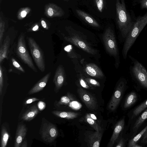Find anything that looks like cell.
Masks as SVG:
<instances>
[{"mask_svg":"<svg viewBox=\"0 0 147 147\" xmlns=\"http://www.w3.org/2000/svg\"><path fill=\"white\" fill-rule=\"evenodd\" d=\"M116 20L122 36L125 37L134 24L127 11L124 0H116Z\"/></svg>","mask_w":147,"mask_h":147,"instance_id":"1","label":"cell"},{"mask_svg":"<svg viewBox=\"0 0 147 147\" xmlns=\"http://www.w3.org/2000/svg\"><path fill=\"white\" fill-rule=\"evenodd\" d=\"M147 24V14L138 18L127 35L123 46L122 55L124 59L127 57V53L136 38Z\"/></svg>","mask_w":147,"mask_h":147,"instance_id":"2","label":"cell"},{"mask_svg":"<svg viewBox=\"0 0 147 147\" xmlns=\"http://www.w3.org/2000/svg\"><path fill=\"white\" fill-rule=\"evenodd\" d=\"M69 35L64 37V39L77 47L90 54L95 55L97 50L92 48L88 43L77 33V31L71 26L65 28Z\"/></svg>","mask_w":147,"mask_h":147,"instance_id":"3","label":"cell"},{"mask_svg":"<svg viewBox=\"0 0 147 147\" xmlns=\"http://www.w3.org/2000/svg\"><path fill=\"white\" fill-rule=\"evenodd\" d=\"M27 39L31 54L36 65L42 72H44L45 69V60L42 50L32 38L28 37Z\"/></svg>","mask_w":147,"mask_h":147,"instance_id":"4","label":"cell"},{"mask_svg":"<svg viewBox=\"0 0 147 147\" xmlns=\"http://www.w3.org/2000/svg\"><path fill=\"white\" fill-rule=\"evenodd\" d=\"M16 53L18 57L25 64L35 72H37V69L27 49L24 34H21L18 38Z\"/></svg>","mask_w":147,"mask_h":147,"instance_id":"5","label":"cell"},{"mask_svg":"<svg viewBox=\"0 0 147 147\" xmlns=\"http://www.w3.org/2000/svg\"><path fill=\"white\" fill-rule=\"evenodd\" d=\"M102 39L107 51L115 57L118 55V51L115 34L110 27L105 30L102 36Z\"/></svg>","mask_w":147,"mask_h":147,"instance_id":"6","label":"cell"},{"mask_svg":"<svg viewBox=\"0 0 147 147\" xmlns=\"http://www.w3.org/2000/svg\"><path fill=\"white\" fill-rule=\"evenodd\" d=\"M40 134L41 138L44 141L51 143L57 136L58 132L54 124L48 122L43 124Z\"/></svg>","mask_w":147,"mask_h":147,"instance_id":"7","label":"cell"},{"mask_svg":"<svg viewBox=\"0 0 147 147\" xmlns=\"http://www.w3.org/2000/svg\"><path fill=\"white\" fill-rule=\"evenodd\" d=\"M125 87L124 82L121 81L118 84L108 106V109L111 111L117 108L122 98Z\"/></svg>","mask_w":147,"mask_h":147,"instance_id":"8","label":"cell"},{"mask_svg":"<svg viewBox=\"0 0 147 147\" xmlns=\"http://www.w3.org/2000/svg\"><path fill=\"white\" fill-rule=\"evenodd\" d=\"M133 73L142 86L147 89V71L138 61L135 62L132 68Z\"/></svg>","mask_w":147,"mask_h":147,"instance_id":"9","label":"cell"},{"mask_svg":"<svg viewBox=\"0 0 147 147\" xmlns=\"http://www.w3.org/2000/svg\"><path fill=\"white\" fill-rule=\"evenodd\" d=\"M77 92L81 100L88 109L92 111L97 109L98 105L97 101L90 94L81 88L78 89Z\"/></svg>","mask_w":147,"mask_h":147,"instance_id":"10","label":"cell"},{"mask_svg":"<svg viewBox=\"0 0 147 147\" xmlns=\"http://www.w3.org/2000/svg\"><path fill=\"white\" fill-rule=\"evenodd\" d=\"M64 14V11L63 9L54 3H49L45 6V14L48 18L61 17Z\"/></svg>","mask_w":147,"mask_h":147,"instance_id":"11","label":"cell"},{"mask_svg":"<svg viewBox=\"0 0 147 147\" xmlns=\"http://www.w3.org/2000/svg\"><path fill=\"white\" fill-rule=\"evenodd\" d=\"M65 74L64 68L61 65L57 67L53 78L55 84V90L57 92L63 85L65 81Z\"/></svg>","mask_w":147,"mask_h":147,"instance_id":"12","label":"cell"},{"mask_svg":"<svg viewBox=\"0 0 147 147\" xmlns=\"http://www.w3.org/2000/svg\"><path fill=\"white\" fill-rule=\"evenodd\" d=\"M85 71L88 75L94 78L101 79L104 77L103 73L101 69L93 63L86 64L85 68Z\"/></svg>","mask_w":147,"mask_h":147,"instance_id":"13","label":"cell"},{"mask_svg":"<svg viewBox=\"0 0 147 147\" xmlns=\"http://www.w3.org/2000/svg\"><path fill=\"white\" fill-rule=\"evenodd\" d=\"M125 124V119L123 118L116 124L113 134L108 144L109 147H112L117 140L119 134L123 129Z\"/></svg>","mask_w":147,"mask_h":147,"instance_id":"14","label":"cell"},{"mask_svg":"<svg viewBox=\"0 0 147 147\" xmlns=\"http://www.w3.org/2000/svg\"><path fill=\"white\" fill-rule=\"evenodd\" d=\"M51 74V72H49L43 77L30 90L28 94H31L42 90L46 86Z\"/></svg>","mask_w":147,"mask_h":147,"instance_id":"15","label":"cell"},{"mask_svg":"<svg viewBox=\"0 0 147 147\" xmlns=\"http://www.w3.org/2000/svg\"><path fill=\"white\" fill-rule=\"evenodd\" d=\"M76 12L80 18L90 25L96 28L100 27L98 22L88 14L78 9H76Z\"/></svg>","mask_w":147,"mask_h":147,"instance_id":"16","label":"cell"},{"mask_svg":"<svg viewBox=\"0 0 147 147\" xmlns=\"http://www.w3.org/2000/svg\"><path fill=\"white\" fill-rule=\"evenodd\" d=\"M27 132V129L25 125L20 124L18 126L16 134L15 147H20L25 136Z\"/></svg>","mask_w":147,"mask_h":147,"instance_id":"17","label":"cell"},{"mask_svg":"<svg viewBox=\"0 0 147 147\" xmlns=\"http://www.w3.org/2000/svg\"><path fill=\"white\" fill-rule=\"evenodd\" d=\"M96 131L90 134L88 138V145L91 147H99L102 136L101 132Z\"/></svg>","mask_w":147,"mask_h":147,"instance_id":"18","label":"cell"},{"mask_svg":"<svg viewBox=\"0 0 147 147\" xmlns=\"http://www.w3.org/2000/svg\"><path fill=\"white\" fill-rule=\"evenodd\" d=\"M10 38L7 36L1 46H0V63L7 57V54L10 45Z\"/></svg>","mask_w":147,"mask_h":147,"instance_id":"19","label":"cell"},{"mask_svg":"<svg viewBox=\"0 0 147 147\" xmlns=\"http://www.w3.org/2000/svg\"><path fill=\"white\" fill-rule=\"evenodd\" d=\"M38 110L36 105L32 106L23 114L21 119L26 121H30L32 120L38 114Z\"/></svg>","mask_w":147,"mask_h":147,"instance_id":"20","label":"cell"},{"mask_svg":"<svg viewBox=\"0 0 147 147\" xmlns=\"http://www.w3.org/2000/svg\"><path fill=\"white\" fill-rule=\"evenodd\" d=\"M147 119V108L139 116L134 123L132 130L134 133H136L144 121Z\"/></svg>","mask_w":147,"mask_h":147,"instance_id":"21","label":"cell"},{"mask_svg":"<svg viewBox=\"0 0 147 147\" xmlns=\"http://www.w3.org/2000/svg\"><path fill=\"white\" fill-rule=\"evenodd\" d=\"M138 96L135 92L130 93L126 97L124 104L125 109H127L131 106L137 101Z\"/></svg>","mask_w":147,"mask_h":147,"instance_id":"22","label":"cell"},{"mask_svg":"<svg viewBox=\"0 0 147 147\" xmlns=\"http://www.w3.org/2000/svg\"><path fill=\"white\" fill-rule=\"evenodd\" d=\"M52 113L58 117L67 119H74L77 117L79 115L78 113L74 112L55 111H53Z\"/></svg>","mask_w":147,"mask_h":147,"instance_id":"23","label":"cell"},{"mask_svg":"<svg viewBox=\"0 0 147 147\" xmlns=\"http://www.w3.org/2000/svg\"><path fill=\"white\" fill-rule=\"evenodd\" d=\"M147 129V125L137 135L130 140L128 143L129 147H140L142 146L137 144L138 141L142 137L143 135Z\"/></svg>","mask_w":147,"mask_h":147,"instance_id":"24","label":"cell"},{"mask_svg":"<svg viewBox=\"0 0 147 147\" xmlns=\"http://www.w3.org/2000/svg\"><path fill=\"white\" fill-rule=\"evenodd\" d=\"M146 108H147V99L134 109L131 118L133 119L136 117Z\"/></svg>","mask_w":147,"mask_h":147,"instance_id":"25","label":"cell"},{"mask_svg":"<svg viewBox=\"0 0 147 147\" xmlns=\"http://www.w3.org/2000/svg\"><path fill=\"white\" fill-rule=\"evenodd\" d=\"M85 121L94 129L97 132L101 131L102 129L101 127L98 124L96 120L90 118L87 114H86L85 117Z\"/></svg>","mask_w":147,"mask_h":147,"instance_id":"26","label":"cell"},{"mask_svg":"<svg viewBox=\"0 0 147 147\" xmlns=\"http://www.w3.org/2000/svg\"><path fill=\"white\" fill-rule=\"evenodd\" d=\"M9 137V135L5 127H2L1 130V146L5 147Z\"/></svg>","mask_w":147,"mask_h":147,"instance_id":"27","label":"cell"},{"mask_svg":"<svg viewBox=\"0 0 147 147\" xmlns=\"http://www.w3.org/2000/svg\"><path fill=\"white\" fill-rule=\"evenodd\" d=\"M31 9L28 7L21 8L18 12L17 18L18 20H22L30 12Z\"/></svg>","mask_w":147,"mask_h":147,"instance_id":"28","label":"cell"},{"mask_svg":"<svg viewBox=\"0 0 147 147\" xmlns=\"http://www.w3.org/2000/svg\"><path fill=\"white\" fill-rule=\"evenodd\" d=\"M64 50L67 51L69 57L71 58L79 59L81 57V56L77 54L73 49L72 46L69 45L65 47Z\"/></svg>","mask_w":147,"mask_h":147,"instance_id":"29","label":"cell"},{"mask_svg":"<svg viewBox=\"0 0 147 147\" xmlns=\"http://www.w3.org/2000/svg\"><path fill=\"white\" fill-rule=\"evenodd\" d=\"M73 100L72 97L68 94L67 96H64L61 97L58 103V104L68 105L71 102V101Z\"/></svg>","mask_w":147,"mask_h":147,"instance_id":"30","label":"cell"},{"mask_svg":"<svg viewBox=\"0 0 147 147\" xmlns=\"http://www.w3.org/2000/svg\"><path fill=\"white\" fill-rule=\"evenodd\" d=\"M5 23L2 20L1 17L0 18V46L2 44L3 39L5 32Z\"/></svg>","mask_w":147,"mask_h":147,"instance_id":"31","label":"cell"},{"mask_svg":"<svg viewBox=\"0 0 147 147\" xmlns=\"http://www.w3.org/2000/svg\"><path fill=\"white\" fill-rule=\"evenodd\" d=\"M84 79L87 83L91 86L98 87L100 86L99 82L95 79L88 78H84Z\"/></svg>","mask_w":147,"mask_h":147,"instance_id":"32","label":"cell"},{"mask_svg":"<svg viewBox=\"0 0 147 147\" xmlns=\"http://www.w3.org/2000/svg\"><path fill=\"white\" fill-rule=\"evenodd\" d=\"M11 60L13 65L16 69L24 73L25 72V71L23 68L14 58H12Z\"/></svg>","mask_w":147,"mask_h":147,"instance_id":"33","label":"cell"},{"mask_svg":"<svg viewBox=\"0 0 147 147\" xmlns=\"http://www.w3.org/2000/svg\"><path fill=\"white\" fill-rule=\"evenodd\" d=\"M3 85V69L1 64L0 65V94L1 95L2 93V90Z\"/></svg>","mask_w":147,"mask_h":147,"instance_id":"34","label":"cell"},{"mask_svg":"<svg viewBox=\"0 0 147 147\" xmlns=\"http://www.w3.org/2000/svg\"><path fill=\"white\" fill-rule=\"evenodd\" d=\"M79 82L80 85L85 89H89L90 87H92V86L89 85L82 76L80 78Z\"/></svg>","mask_w":147,"mask_h":147,"instance_id":"35","label":"cell"},{"mask_svg":"<svg viewBox=\"0 0 147 147\" xmlns=\"http://www.w3.org/2000/svg\"><path fill=\"white\" fill-rule=\"evenodd\" d=\"M95 1L98 10L100 12H102L104 5L103 0H95Z\"/></svg>","mask_w":147,"mask_h":147,"instance_id":"36","label":"cell"},{"mask_svg":"<svg viewBox=\"0 0 147 147\" xmlns=\"http://www.w3.org/2000/svg\"><path fill=\"white\" fill-rule=\"evenodd\" d=\"M37 107L40 111H42L45 108L46 104L43 101H39L38 103Z\"/></svg>","mask_w":147,"mask_h":147,"instance_id":"37","label":"cell"},{"mask_svg":"<svg viewBox=\"0 0 147 147\" xmlns=\"http://www.w3.org/2000/svg\"><path fill=\"white\" fill-rule=\"evenodd\" d=\"M141 142L143 143H147V129L142 137Z\"/></svg>","mask_w":147,"mask_h":147,"instance_id":"38","label":"cell"},{"mask_svg":"<svg viewBox=\"0 0 147 147\" xmlns=\"http://www.w3.org/2000/svg\"><path fill=\"white\" fill-rule=\"evenodd\" d=\"M125 142L124 140L122 138H121L119 141L116 146V147H123L125 146Z\"/></svg>","mask_w":147,"mask_h":147,"instance_id":"39","label":"cell"},{"mask_svg":"<svg viewBox=\"0 0 147 147\" xmlns=\"http://www.w3.org/2000/svg\"><path fill=\"white\" fill-rule=\"evenodd\" d=\"M39 99L36 98H29L26 100L25 103V104H30L38 100Z\"/></svg>","mask_w":147,"mask_h":147,"instance_id":"40","label":"cell"},{"mask_svg":"<svg viewBox=\"0 0 147 147\" xmlns=\"http://www.w3.org/2000/svg\"><path fill=\"white\" fill-rule=\"evenodd\" d=\"M40 22L42 26L46 30L48 29L49 28L47 24L43 19H41Z\"/></svg>","mask_w":147,"mask_h":147,"instance_id":"41","label":"cell"},{"mask_svg":"<svg viewBox=\"0 0 147 147\" xmlns=\"http://www.w3.org/2000/svg\"><path fill=\"white\" fill-rule=\"evenodd\" d=\"M140 3L142 8L147 9V0H141Z\"/></svg>","mask_w":147,"mask_h":147,"instance_id":"42","label":"cell"},{"mask_svg":"<svg viewBox=\"0 0 147 147\" xmlns=\"http://www.w3.org/2000/svg\"><path fill=\"white\" fill-rule=\"evenodd\" d=\"M87 114L92 119H94L96 121L97 120V118L94 115L90 113H87Z\"/></svg>","mask_w":147,"mask_h":147,"instance_id":"43","label":"cell"},{"mask_svg":"<svg viewBox=\"0 0 147 147\" xmlns=\"http://www.w3.org/2000/svg\"><path fill=\"white\" fill-rule=\"evenodd\" d=\"M39 28L38 25L36 24L33 26L32 29V30L33 31H36L38 30Z\"/></svg>","mask_w":147,"mask_h":147,"instance_id":"44","label":"cell"},{"mask_svg":"<svg viewBox=\"0 0 147 147\" xmlns=\"http://www.w3.org/2000/svg\"><path fill=\"white\" fill-rule=\"evenodd\" d=\"M20 147H27V142L26 140H25L21 144Z\"/></svg>","mask_w":147,"mask_h":147,"instance_id":"45","label":"cell"},{"mask_svg":"<svg viewBox=\"0 0 147 147\" xmlns=\"http://www.w3.org/2000/svg\"><path fill=\"white\" fill-rule=\"evenodd\" d=\"M64 1H68V0H64Z\"/></svg>","mask_w":147,"mask_h":147,"instance_id":"46","label":"cell"},{"mask_svg":"<svg viewBox=\"0 0 147 147\" xmlns=\"http://www.w3.org/2000/svg\"><path fill=\"white\" fill-rule=\"evenodd\" d=\"M1 0H0V2H1Z\"/></svg>","mask_w":147,"mask_h":147,"instance_id":"47","label":"cell"}]
</instances>
